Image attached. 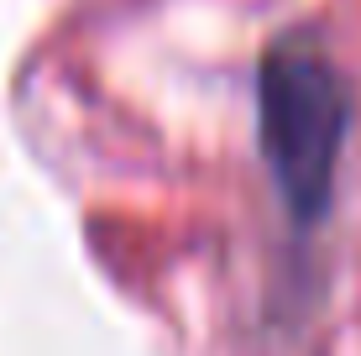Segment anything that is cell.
<instances>
[{"mask_svg": "<svg viewBox=\"0 0 361 356\" xmlns=\"http://www.w3.org/2000/svg\"><path fill=\"white\" fill-rule=\"evenodd\" d=\"M351 131V84L314 37L288 32L257 63V137L298 226L330 210L335 163Z\"/></svg>", "mask_w": 361, "mask_h": 356, "instance_id": "obj_1", "label": "cell"}]
</instances>
